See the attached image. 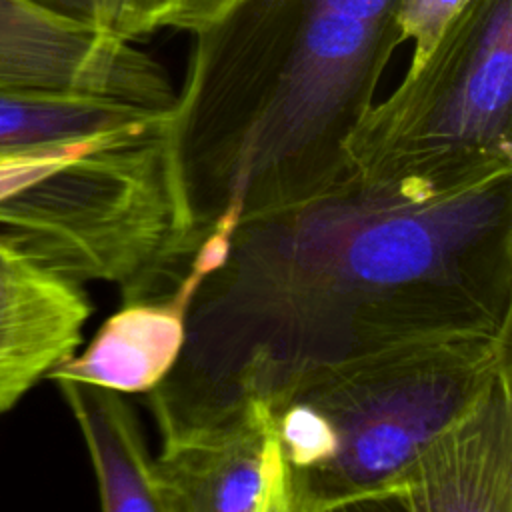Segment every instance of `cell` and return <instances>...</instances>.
Here are the masks:
<instances>
[{
	"label": "cell",
	"instance_id": "1",
	"mask_svg": "<svg viewBox=\"0 0 512 512\" xmlns=\"http://www.w3.org/2000/svg\"><path fill=\"white\" fill-rule=\"evenodd\" d=\"M512 324V168L464 178L348 172L234 226L192 290L156 424L268 400L388 344Z\"/></svg>",
	"mask_w": 512,
	"mask_h": 512
},
{
	"label": "cell",
	"instance_id": "2",
	"mask_svg": "<svg viewBox=\"0 0 512 512\" xmlns=\"http://www.w3.org/2000/svg\"><path fill=\"white\" fill-rule=\"evenodd\" d=\"M512 324L388 344L270 396L290 510L372 508L390 480L500 372Z\"/></svg>",
	"mask_w": 512,
	"mask_h": 512
},
{
	"label": "cell",
	"instance_id": "3",
	"mask_svg": "<svg viewBox=\"0 0 512 512\" xmlns=\"http://www.w3.org/2000/svg\"><path fill=\"white\" fill-rule=\"evenodd\" d=\"M0 234L66 280L118 284L124 304L176 290L194 248L172 108L0 160Z\"/></svg>",
	"mask_w": 512,
	"mask_h": 512
},
{
	"label": "cell",
	"instance_id": "4",
	"mask_svg": "<svg viewBox=\"0 0 512 512\" xmlns=\"http://www.w3.org/2000/svg\"><path fill=\"white\" fill-rule=\"evenodd\" d=\"M366 178H464L512 168V0H472L344 142Z\"/></svg>",
	"mask_w": 512,
	"mask_h": 512
},
{
	"label": "cell",
	"instance_id": "5",
	"mask_svg": "<svg viewBox=\"0 0 512 512\" xmlns=\"http://www.w3.org/2000/svg\"><path fill=\"white\" fill-rule=\"evenodd\" d=\"M162 512H292L288 468L266 400L156 424Z\"/></svg>",
	"mask_w": 512,
	"mask_h": 512
},
{
	"label": "cell",
	"instance_id": "6",
	"mask_svg": "<svg viewBox=\"0 0 512 512\" xmlns=\"http://www.w3.org/2000/svg\"><path fill=\"white\" fill-rule=\"evenodd\" d=\"M0 90H60L170 110L176 90L160 62L102 28L38 0H0Z\"/></svg>",
	"mask_w": 512,
	"mask_h": 512
},
{
	"label": "cell",
	"instance_id": "7",
	"mask_svg": "<svg viewBox=\"0 0 512 512\" xmlns=\"http://www.w3.org/2000/svg\"><path fill=\"white\" fill-rule=\"evenodd\" d=\"M372 508L512 510L510 370L500 372L390 480Z\"/></svg>",
	"mask_w": 512,
	"mask_h": 512
},
{
	"label": "cell",
	"instance_id": "8",
	"mask_svg": "<svg viewBox=\"0 0 512 512\" xmlns=\"http://www.w3.org/2000/svg\"><path fill=\"white\" fill-rule=\"evenodd\" d=\"M188 304L184 288L126 302L98 328L84 352L62 360L46 378L90 382L122 394L150 392L182 352Z\"/></svg>",
	"mask_w": 512,
	"mask_h": 512
},
{
	"label": "cell",
	"instance_id": "9",
	"mask_svg": "<svg viewBox=\"0 0 512 512\" xmlns=\"http://www.w3.org/2000/svg\"><path fill=\"white\" fill-rule=\"evenodd\" d=\"M54 382L86 440L102 510L162 512L154 456L122 392L80 380Z\"/></svg>",
	"mask_w": 512,
	"mask_h": 512
},
{
	"label": "cell",
	"instance_id": "10",
	"mask_svg": "<svg viewBox=\"0 0 512 512\" xmlns=\"http://www.w3.org/2000/svg\"><path fill=\"white\" fill-rule=\"evenodd\" d=\"M90 312L80 284L62 276L0 302V414L76 352Z\"/></svg>",
	"mask_w": 512,
	"mask_h": 512
},
{
	"label": "cell",
	"instance_id": "11",
	"mask_svg": "<svg viewBox=\"0 0 512 512\" xmlns=\"http://www.w3.org/2000/svg\"><path fill=\"white\" fill-rule=\"evenodd\" d=\"M150 112L162 110L84 92L0 90V160L60 148Z\"/></svg>",
	"mask_w": 512,
	"mask_h": 512
},
{
	"label": "cell",
	"instance_id": "12",
	"mask_svg": "<svg viewBox=\"0 0 512 512\" xmlns=\"http://www.w3.org/2000/svg\"><path fill=\"white\" fill-rule=\"evenodd\" d=\"M398 0H236L194 42L232 46L268 40L314 22H396Z\"/></svg>",
	"mask_w": 512,
	"mask_h": 512
},
{
	"label": "cell",
	"instance_id": "13",
	"mask_svg": "<svg viewBox=\"0 0 512 512\" xmlns=\"http://www.w3.org/2000/svg\"><path fill=\"white\" fill-rule=\"evenodd\" d=\"M472 0H398L394 18L402 42H412L408 68H416Z\"/></svg>",
	"mask_w": 512,
	"mask_h": 512
},
{
	"label": "cell",
	"instance_id": "14",
	"mask_svg": "<svg viewBox=\"0 0 512 512\" xmlns=\"http://www.w3.org/2000/svg\"><path fill=\"white\" fill-rule=\"evenodd\" d=\"M98 20L96 26L122 40L136 42L154 28L156 0H96Z\"/></svg>",
	"mask_w": 512,
	"mask_h": 512
},
{
	"label": "cell",
	"instance_id": "15",
	"mask_svg": "<svg viewBox=\"0 0 512 512\" xmlns=\"http://www.w3.org/2000/svg\"><path fill=\"white\" fill-rule=\"evenodd\" d=\"M236 0H156L154 28L196 34L214 24Z\"/></svg>",
	"mask_w": 512,
	"mask_h": 512
},
{
	"label": "cell",
	"instance_id": "16",
	"mask_svg": "<svg viewBox=\"0 0 512 512\" xmlns=\"http://www.w3.org/2000/svg\"><path fill=\"white\" fill-rule=\"evenodd\" d=\"M52 276L58 274L38 266L22 250H18L14 242L0 234V302L28 292Z\"/></svg>",
	"mask_w": 512,
	"mask_h": 512
},
{
	"label": "cell",
	"instance_id": "17",
	"mask_svg": "<svg viewBox=\"0 0 512 512\" xmlns=\"http://www.w3.org/2000/svg\"><path fill=\"white\" fill-rule=\"evenodd\" d=\"M50 10L66 14L70 18L88 22L96 26L98 20V2L96 0H38Z\"/></svg>",
	"mask_w": 512,
	"mask_h": 512
}]
</instances>
